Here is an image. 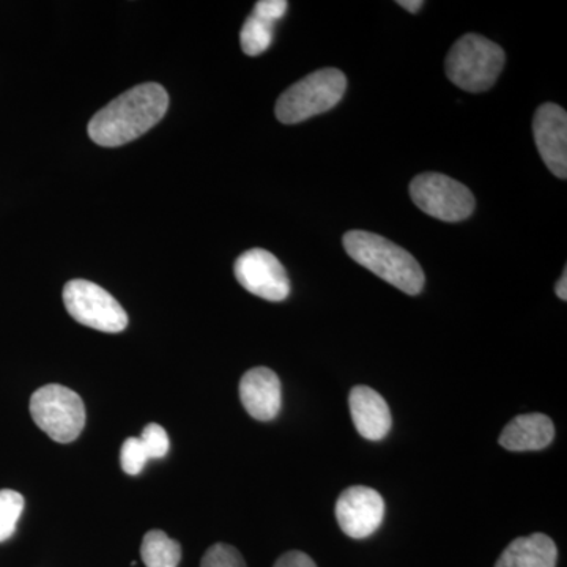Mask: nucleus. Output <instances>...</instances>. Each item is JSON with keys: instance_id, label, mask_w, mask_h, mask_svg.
<instances>
[{"instance_id": "f257e3e1", "label": "nucleus", "mask_w": 567, "mask_h": 567, "mask_svg": "<svg viewBox=\"0 0 567 567\" xmlns=\"http://www.w3.org/2000/svg\"><path fill=\"white\" fill-rule=\"evenodd\" d=\"M169 107V95L155 82L136 85L93 115L89 137L102 147H121L159 123Z\"/></svg>"}, {"instance_id": "f03ea898", "label": "nucleus", "mask_w": 567, "mask_h": 567, "mask_svg": "<svg viewBox=\"0 0 567 567\" xmlns=\"http://www.w3.org/2000/svg\"><path fill=\"white\" fill-rule=\"evenodd\" d=\"M346 252L369 271L404 293L423 292L425 276L415 257L404 248L365 230H350L344 235Z\"/></svg>"}, {"instance_id": "7ed1b4c3", "label": "nucleus", "mask_w": 567, "mask_h": 567, "mask_svg": "<svg viewBox=\"0 0 567 567\" xmlns=\"http://www.w3.org/2000/svg\"><path fill=\"white\" fill-rule=\"evenodd\" d=\"M505 51L476 33H466L451 48L446 58V76L465 92H486L502 74Z\"/></svg>"}, {"instance_id": "20e7f679", "label": "nucleus", "mask_w": 567, "mask_h": 567, "mask_svg": "<svg viewBox=\"0 0 567 567\" xmlns=\"http://www.w3.org/2000/svg\"><path fill=\"white\" fill-rule=\"evenodd\" d=\"M347 89V78L341 70L322 69L295 82L279 96L276 117L286 125L308 121L315 115L333 110L341 102Z\"/></svg>"}, {"instance_id": "39448f33", "label": "nucleus", "mask_w": 567, "mask_h": 567, "mask_svg": "<svg viewBox=\"0 0 567 567\" xmlns=\"http://www.w3.org/2000/svg\"><path fill=\"white\" fill-rule=\"evenodd\" d=\"M31 415L41 431L58 443H71L85 425V405L70 388L41 386L31 398Z\"/></svg>"}, {"instance_id": "423d86ee", "label": "nucleus", "mask_w": 567, "mask_h": 567, "mask_svg": "<svg viewBox=\"0 0 567 567\" xmlns=\"http://www.w3.org/2000/svg\"><path fill=\"white\" fill-rule=\"evenodd\" d=\"M410 196L421 212L440 221H464L475 212L473 193L461 182L443 174L416 175L410 183Z\"/></svg>"}, {"instance_id": "0eeeda50", "label": "nucleus", "mask_w": 567, "mask_h": 567, "mask_svg": "<svg viewBox=\"0 0 567 567\" xmlns=\"http://www.w3.org/2000/svg\"><path fill=\"white\" fill-rule=\"evenodd\" d=\"M63 303L76 322L93 330L121 333L128 327V316L122 305L103 287L85 279L65 284Z\"/></svg>"}, {"instance_id": "6e6552de", "label": "nucleus", "mask_w": 567, "mask_h": 567, "mask_svg": "<svg viewBox=\"0 0 567 567\" xmlns=\"http://www.w3.org/2000/svg\"><path fill=\"white\" fill-rule=\"evenodd\" d=\"M235 278L244 289L268 301H284L290 293L289 276L274 254L249 249L238 257Z\"/></svg>"}, {"instance_id": "1a4fd4ad", "label": "nucleus", "mask_w": 567, "mask_h": 567, "mask_svg": "<svg viewBox=\"0 0 567 567\" xmlns=\"http://www.w3.org/2000/svg\"><path fill=\"white\" fill-rule=\"evenodd\" d=\"M339 527L352 539L374 535L385 518V499L374 488L352 486L346 488L336 503Z\"/></svg>"}, {"instance_id": "9d476101", "label": "nucleus", "mask_w": 567, "mask_h": 567, "mask_svg": "<svg viewBox=\"0 0 567 567\" xmlns=\"http://www.w3.org/2000/svg\"><path fill=\"white\" fill-rule=\"evenodd\" d=\"M533 133L540 158L555 177L567 178V114L561 106L546 103L536 111Z\"/></svg>"}, {"instance_id": "9b49d317", "label": "nucleus", "mask_w": 567, "mask_h": 567, "mask_svg": "<svg viewBox=\"0 0 567 567\" xmlns=\"http://www.w3.org/2000/svg\"><path fill=\"white\" fill-rule=\"evenodd\" d=\"M240 401L257 421H271L281 412V380L268 368H254L241 377Z\"/></svg>"}, {"instance_id": "f8f14e48", "label": "nucleus", "mask_w": 567, "mask_h": 567, "mask_svg": "<svg viewBox=\"0 0 567 567\" xmlns=\"http://www.w3.org/2000/svg\"><path fill=\"white\" fill-rule=\"evenodd\" d=\"M349 405L358 434L372 442L385 439L393 424V417L382 395L369 386H354L350 391Z\"/></svg>"}, {"instance_id": "ddd939ff", "label": "nucleus", "mask_w": 567, "mask_h": 567, "mask_svg": "<svg viewBox=\"0 0 567 567\" xmlns=\"http://www.w3.org/2000/svg\"><path fill=\"white\" fill-rule=\"evenodd\" d=\"M555 427L550 417L540 413H528L514 417L503 429L499 445L514 453L524 451H540L554 442Z\"/></svg>"}, {"instance_id": "4468645a", "label": "nucleus", "mask_w": 567, "mask_h": 567, "mask_svg": "<svg viewBox=\"0 0 567 567\" xmlns=\"http://www.w3.org/2000/svg\"><path fill=\"white\" fill-rule=\"evenodd\" d=\"M558 550L550 537L536 535L517 537L506 547L495 567H555Z\"/></svg>"}, {"instance_id": "2eb2a0df", "label": "nucleus", "mask_w": 567, "mask_h": 567, "mask_svg": "<svg viewBox=\"0 0 567 567\" xmlns=\"http://www.w3.org/2000/svg\"><path fill=\"white\" fill-rule=\"evenodd\" d=\"M141 557L147 567H177L182 547L162 529H152L142 539Z\"/></svg>"}, {"instance_id": "dca6fc26", "label": "nucleus", "mask_w": 567, "mask_h": 567, "mask_svg": "<svg viewBox=\"0 0 567 567\" xmlns=\"http://www.w3.org/2000/svg\"><path fill=\"white\" fill-rule=\"evenodd\" d=\"M274 25L254 14L246 20L240 32L241 50L246 55L256 58L270 48L271 41H274Z\"/></svg>"}, {"instance_id": "f3484780", "label": "nucleus", "mask_w": 567, "mask_h": 567, "mask_svg": "<svg viewBox=\"0 0 567 567\" xmlns=\"http://www.w3.org/2000/svg\"><path fill=\"white\" fill-rule=\"evenodd\" d=\"M24 511V496L17 491H0V543H6L17 532L18 520Z\"/></svg>"}, {"instance_id": "a211bd4d", "label": "nucleus", "mask_w": 567, "mask_h": 567, "mask_svg": "<svg viewBox=\"0 0 567 567\" xmlns=\"http://www.w3.org/2000/svg\"><path fill=\"white\" fill-rule=\"evenodd\" d=\"M148 461H151V457L142 445L140 436H130L125 440L121 451V464L126 475H140Z\"/></svg>"}, {"instance_id": "6ab92c4d", "label": "nucleus", "mask_w": 567, "mask_h": 567, "mask_svg": "<svg viewBox=\"0 0 567 567\" xmlns=\"http://www.w3.org/2000/svg\"><path fill=\"white\" fill-rule=\"evenodd\" d=\"M200 567H246L240 551L227 544H215L205 551Z\"/></svg>"}, {"instance_id": "aec40b11", "label": "nucleus", "mask_w": 567, "mask_h": 567, "mask_svg": "<svg viewBox=\"0 0 567 567\" xmlns=\"http://www.w3.org/2000/svg\"><path fill=\"white\" fill-rule=\"evenodd\" d=\"M140 439L151 458H163L169 453V435L159 424H148Z\"/></svg>"}, {"instance_id": "412c9836", "label": "nucleus", "mask_w": 567, "mask_h": 567, "mask_svg": "<svg viewBox=\"0 0 567 567\" xmlns=\"http://www.w3.org/2000/svg\"><path fill=\"white\" fill-rule=\"evenodd\" d=\"M287 7H289V3L286 0H260L254 7L252 14L260 18V20L275 24L276 21L281 20L284 14H286Z\"/></svg>"}, {"instance_id": "4be33fe9", "label": "nucleus", "mask_w": 567, "mask_h": 567, "mask_svg": "<svg viewBox=\"0 0 567 567\" xmlns=\"http://www.w3.org/2000/svg\"><path fill=\"white\" fill-rule=\"evenodd\" d=\"M275 567H317L315 559L303 551L292 550L284 554L281 558L276 561Z\"/></svg>"}, {"instance_id": "5701e85b", "label": "nucleus", "mask_w": 567, "mask_h": 567, "mask_svg": "<svg viewBox=\"0 0 567 567\" xmlns=\"http://www.w3.org/2000/svg\"><path fill=\"white\" fill-rule=\"evenodd\" d=\"M555 292H557L559 300L567 301V268H565V274L555 286Z\"/></svg>"}, {"instance_id": "b1692460", "label": "nucleus", "mask_w": 567, "mask_h": 567, "mask_svg": "<svg viewBox=\"0 0 567 567\" xmlns=\"http://www.w3.org/2000/svg\"><path fill=\"white\" fill-rule=\"evenodd\" d=\"M399 7H402V9H405L406 11H410V13H416V11L421 10V7L424 6V2H421V0H399Z\"/></svg>"}]
</instances>
